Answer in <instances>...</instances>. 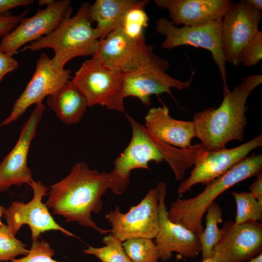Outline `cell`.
<instances>
[{"label": "cell", "mask_w": 262, "mask_h": 262, "mask_svg": "<svg viewBox=\"0 0 262 262\" xmlns=\"http://www.w3.org/2000/svg\"><path fill=\"white\" fill-rule=\"evenodd\" d=\"M110 189L109 173L91 169L86 163L78 162L66 177L50 186L46 205L54 214L64 217L66 222H77L104 234L111 230L98 227L91 214L101 211L102 197Z\"/></svg>", "instance_id": "obj_1"}, {"label": "cell", "mask_w": 262, "mask_h": 262, "mask_svg": "<svg viewBox=\"0 0 262 262\" xmlns=\"http://www.w3.org/2000/svg\"><path fill=\"white\" fill-rule=\"evenodd\" d=\"M126 116L132 136L129 145L114 161V169L109 173L110 189L115 194L123 193L129 185L131 172L138 168L149 169L148 164L151 161L157 164L165 161L171 168L175 179L182 180L185 171L194 165L200 145L184 150L165 144L129 114L126 113Z\"/></svg>", "instance_id": "obj_2"}, {"label": "cell", "mask_w": 262, "mask_h": 262, "mask_svg": "<svg viewBox=\"0 0 262 262\" xmlns=\"http://www.w3.org/2000/svg\"><path fill=\"white\" fill-rule=\"evenodd\" d=\"M262 82V74L247 76L232 90H223V99L218 107H208L194 114L195 137L206 149H222L228 142L243 140L247 123V99Z\"/></svg>", "instance_id": "obj_3"}, {"label": "cell", "mask_w": 262, "mask_h": 262, "mask_svg": "<svg viewBox=\"0 0 262 262\" xmlns=\"http://www.w3.org/2000/svg\"><path fill=\"white\" fill-rule=\"evenodd\" d=\"M262 155L246 156L222 176L206 185L195 197L178 198L168 211L169 219L198 236L203 230L202 218L208 208L224 192L236 184L262 172Z\"/></svg>", "instance_id": "obj_4"}, {"label": "cell", "mask_w": 262, "mask_h": 262, "mask_svg": "<svg viewBox=\"0 0 262 262\" xmlns=\"http://www.w3.org/2000/svg\"><path fill=\"white\" fill-rule=\"evenodd\" d=\"M90 6L88 2L82 3L74 16L66 17L49 34L30 43L21 51L51 49L54 51L52 61L60 68H64L66 63L75 57H93L98 49L99 40L96 28L91 25Z\"/></svg>", "instance_id": "obj_5"}, {"label": "cell", "mask_w": 262, "mask_h": 262, "mask_svg": "<svg viewBox=\"0 0 262 262\" xmlns=\"http://www.w3.org/2000/svg\"><path fill=\"white\" fill-rule=\"evenodd\" d=\"M124 73L92 58L83 62L71 82L85 97L88 107L99 105L124 112Z\"/></svg>", "instance_id": "obj_6"}, {"label": "cell", "mask_w": 262, "mask_h": 262, "mask_svg": "<svg viewBox=\"0 0 262 262\" xmlns=\"http://www.w3.org/2000/svg\"><path fill=\"white\" fill-rule=\"evenodd\" d=\"M222 21L223 19L196 26L178 27L167 18L162 17L156 21V30L165 36L161 45L163 49L191 46L209 51L219 71L223 90H225L228 87L222 44Z\"/></svg>", "instance_id": "obj_7"}, {"label": "cell", "mask_w": 262, "mask_h": 262, "mask_svg": "<svg viewBox=\"0 0 262 262\" xmlns=\"http://www.w3.org/2000/svg\"><path fill=\"white\" fill-rule=\"evenodd\" d=\"M262 146V133L231 148L210 151L202 145L196 154L194 167L189 177L178 188V194L182 195L190 191L197 184H207L245 158L252 150Z\"/></svg>", "instance_id": "obj_8"}, {"label": "cell", "mask_w": 262, "mask_h": 262, "mask_svg": "<svg viewBox=\"0 0 262 262\" xmlns=\"http://www.w3.org/2000/svg\"><path fill=\"white\" fill-rule=\"evenodd\" d=\"M159 191L149 189L136 205L125 213L119 206L105 215L111 226V233L122 242L132 238L154 239L159 230Z\"/></svg>", "instance_id": "obj_9"}, {"label": "cell", "mask_w": 262, "mask_h": 262, "mask_svg": "<svg viewBox=\"0 0 262 262\" xmlns=\"http://www.w3.org/2000/svg\"><path fill=\"white\" fill-rule=\"evenodd\" d=\"M105 65L123 73L133 71L160 58L146 43L145 36L133 38L118 27L100 40L98 49L93 57Z\"/></svg>", "instance_id": "obj_10"}, {"label": "cell", "mask_w": 262, "mask_h": 262, "mask_svg": "<svg viewBox=\"0 0 262 262\" xmlns=\"http://www.w3.org/2000/svg\"><path fill=\"white\" fill-rule=\"evenodd\" d=\"M69 0L55 1L44 9H38L31 17H24L10 33L2 37L1 50L13 57L17 50L29 42L36 41L55 30L73 9Z\"/></svg>", "instance_id": "obj_11"}, {"label": "cell", "mask_w": 262, "mask_h": 262, "mask_svg": "<svg viewBox=\"0 0 262 262\" xmlns=\"http://www.w3.org/2000/svg\"><path fill=\"white\" fill-rule=\"evenodd\" d=\"M211 256L199 262H244L262 252V225L258 222L235 224L227 220Z\"/></svg>", "instance_id": "obj_12"}, {"label": "cell", "mask_w": 262, "mask_h": 262, "mask_svg": "<svg viewBox=\"0 0 262 262\" xmlns=\"http://www.w3.org/2000/svg\"><path fill=\"white\" fill-rule=\"evenodd\" d=\"M30 186L33 191L32 200L27 203L13 201L4 212L7 226L12 233L16 235L23 225H27L31 229L32 241L39 240L41 233L49 230H58L67 236H74L56 223L48 207L42 202L48 188L42 182L33 180Z\"/></svg>", "instance_id": "obj_13"}, {"label": "cell", "mask_w": 262, "mask_h": 262, "mask_svg": "<svg viewBox=\"0 0 262 262\" xmlns=\"http://www.w3.org/2000/svg\"><path fill=\"white\" fill-rule=\"evenodd\" d=\"M71 73L70 69L58 67L46 53H42L31 79L0 127L16 120L30 106L42 102L44 98L56 93L69 81Z\"/></svg>", "instance_id": "obj_14"}, {"label": "cell", "mask_w": 262, "mask_h": 262, "mask_svg": "<svg viewBox=\"0 0 262 262\" xmlns=\"http://www.w3.org/2000/svg\"><path fill=\"white\" fill-rule=\"evenodd\" d=\"M169 63L160 58L133 71L124 73L123 95L138 98L144 105L151 104L150 96L164 93L171 94L173 88L184 90L193 81L194 72L186 81L176 79L166 73Z\"/></svg>", "instance_id": "obj_15"}, {"label": "cell", "mask_w": 262, "mask_h": 262, "mask_svg": "<svg viewBox=\"0 0 262 262\" xmlns=\"http://www.w3.org/2000/svg\"><path fill=\"white\" fill-rule=\"evenodd\" d=\"M262 18L261 12L245 0L234 3L224 16L222 44L226 63L233 66L240 65L242 51L260 31L259 25Z\"/></svg>", "instance_id": "obj_16"}, {"label": "cell", "mask_w": 262, "mask_h": 262, "mask_svg": "<svg viewBox=\"0 0 262 262\" xmlns=\"http://www.w3.org/2000/svg\"><path fill=\"white\" fill-rule=\"evenodd\" d=\"M159 191V230L155 237V244L160 259L169 260L173 253H177L184 258H194L201 252L198 236L184 226L171 221L168 216L165 205L167 186L163 182L157 185Z\"/></svg>", "instance_id": "obj_17"}, {"label": "cell", "mask_w": 262, "mask_h": 262, "mask_svg": "<svg viewBox=\"0 0 262 262\" xmlns=\"http://www.w3.org/2000/svg\"><path fill=\"white\" fill-rule=\"evenodd\" d=\"M36 105L23 126L16 145L0 163V193L13 185L24 183L30 185L33 180L31 170L27 165L28 153L45 108L42 102Z\"/></svg>", "instance_id": "obj_18"}, {"label": "cell", "mask_w": 262, "mask_h": 262, "mask_svg": "<svg viewBox=\"0 0 262 262\" xmlns=\"http://www.w3.org/2000/svg\"><path fill=\"white\" fill-rule=\"evenodd\" d=\"M154 2L168 11L174 25L183 26L222 19L234 4L230 0H154Z\"/></svg>", "instance_id": "obj_19"}, {"label": "cell", "mask_w": 262, "mask_h": 262, "mask_svg": "<svg viewBox=\"0 0 262 262\" xmlns=\"http://www.w3.org/2000/svg\"><path fill=\"white\" fill-rule=\"evenodd\" d=\"M145 127L157 140L180 149L193 148L192 139L195 137L193 121L175 119L165 106L150 109L145 117Z\"/></svg>", "instance_id": "obj_20"}, {"label": "cell", "mask_w": 262, "mask_h": 262, "mask_svg": "<svg viewBox=\"0 0 262 262\" xmlns=\"http://www.w3.org/2000/svg\"><path fill=\"white\" fill-rule=\"evenodd\" d=\"M148 0H97L90 5L89 16L95 28L99 40L104 38L110 32L120 27L127 12L133 7L145 6Z\"/></svg>", "instance_id": "obj_21"}, {"label": "cell", "mask_w": 262, "mask_h": 262, "mask_svg": "<svg viewBox=\"0 0 262 262\" xmlns=\"http://www.w3.org/2000/svg\"><path fill=\"white\" fill-rule=\"evenodd\" d=\"M47 103L57 117L67 124L80 122L88 107L85 97L71 81L49 96Z\"/></svg>", "instance_id": "obj_22"}, {"label": "cell", "mask_w": 262, "mask_h": 262, "mask_svg": "<svg viewBox=\"0 0 262 262\" xmlns=\"http://www.w3.org/2000/svg\"><path fill=\"white\" fill-rule=\"evenodd\" d=\"M206 226L198 236L201 246L202 260L210 257L215 246L220 239L222 230L218 224L222 222V209L218 203L213 202L206 212Z\"/></svg>", "instance_id": "obj_23"}, {"label": "cell", "mask_w": 262, "mask_h": 262, "mask_svg": "<svg viewBox=\"0 0 262 262\" xmlns=\"http://www.w3.org/2000/svg\"><path fill=\"white\" fill-rule=\"evenodd\" d=\"M232 195L236 206L234 223L237 225L251 222H261L262 203L250 192H233Z\"/></svg>", "instance_id": "obj_24"}, {"label": "cell", "mask_w": 262, "mask_h": 262, "mask_svg": "<svg viewBox=\"0 0 262 262\" xmlns=\"http://www.w3.org/2000/svg\"><path fill=\"white\" fill-rule=\"evenodd\" d=\"M105 246L99 247L88 246L83 250L85 254L94 255L101 262H131L122 246V242L111 233L103 237Z\"/></svg>", "instance_id": "obj_25"}, {"label": "cell", "mask_w": 262, "mask_h": 262, "mask_svg": "<svg viewBox=\"0 0 262 262\" xmlns=\"http://www.w3.org/2000/svg\"><path fill=\"white\" fill-rule=\"evenodd\" d=\"M131 262H158L160 256L155 243L151 239L135 238L122 243Z\"/></svg>", "instance_id": "obj_26"}, {"label": "cell", "mask_w": 262, "mask_h": 262, "mask_svg": "<svg viewBox=\"0 0 262 262\" xmlns=\"http://www.w3.org/2000/svg\"><path fill=\"white\" fill-rule=\"evenodd\" d=\"M26 245L17 239L7 225L0 227V262L11 261L29 252Z\"/></svg>", "instance_id": "obj_27"}, {"label": "cell", "mask_w": 262, "mask_h": 262, "mask_svg": "<svg viewBox=\"0 0 262 262\" xmlns=\"http://www.w3.org/2000/svg\"><path fill=\"white\" fill-rule=\"evenodd\" d=\"M144 6L130 9L126 14L120 28L129 36L133 38L144 37V29L148 26V17Z\"/></svg>", "instance_id": "obj_28"}, {"label": "cell", "mask_w": 262, "mask_h": 262, "mask_svg": "<svg viewBox=\"0 0 262 262\" xmlns=\"http://www.w3.org/2000/svg\"><path fill=\"white\" fill-rule=\"evenodd\" d=\"M54 251L46 241H32L28 253L21 258L15 259L11 262H61L53 258Z\"/></svg>", "instance_id": "obj_29"}, {"label": "cell", "mask_w": 262, "mask_h": 262, "mask_svg": "<svg viewBox=\"0 0 262 262\" xmlns=\"http://www.w3.org/2000/svg\"><path fill=\"white\" fill-rule=\"evenodd\" d=\"M262 59V32L259 31L242 50L239 61L245 66L252 67Z\"/></svg>", "instance_id": "obj_30"}, {"label": "cell", "mask_w": 262, "mask_h": 262, "mask_svg": "<svg viewBox=\"0 0 262 262\" xmlns=\"http://www.w3.org/2000/svg\"><path fill=\"white\" fill-rule=\"evenodd\" d=\"M29 9L17 16L7 14L0 16V37H3L12 31L26 17Z\"/></svg>", "instance_id": "obj_31"}, {"label": "cell", "mask_w": 262, "mask_h": 262, "mask_svg": "<svg viewBox=\"0 0 262 262\" xmlns=\"http://www.w3.org/2000/svg\"><path fill=\"white\" fill-rule=\"evenodd\" d=\"M18 67V61L13 57L2 52L0 49V82L6 75L14 71Z\"/></svg>", "instance_id": "obj_32"}, {"label": "cell", "mask_w": 262, "mask_h": 262, "mask_svg": "<svg viewBox=\"0 0 262 262\" xmlns=\"http://www.w3.org/2000/svg\"><path fill=\"white\" fill-rule=\"evenodd\" d=\"M33 2L32 0H0V16L8 14L13 8L30 5Z\"/></svg>", "instance_id": "obj_33"}, {"label": "cell", "mask_w": 262, "mask_h": 262, "mask_svg": "<svg viewBox=\"0 0 262 262\" xmlns=\"http://www.w3.org/2000/svg\"><path fill=\"white\" fill-rule=\"evenodd\" d=\"M249 192L262 203V173L256 176V180L249 187Z\"/></svg>", "instance_id": "obj_34"}, {"label": "cell", "mask_w": 262, "mask_h": 262, "mask_svg": "<svg viewBox=\"0 0 262 262\" xmlns=\"http://www.w3.org/2000/svg\"><path fill=\"white\" fill-rule=\"evenodd\" d=\"M245 1L255 9L261 11L262 10V0H245Z\"/></svg>", "instance_id": "obj_35"}, {"label": "cell", "mask_w": 262, "mask_h": 262, "mask_svg": "<svg viewBox=\"0 0 262 262\" xmlns=\"http://www.w3.org/2000/svg\"><path fill=\"white\" fill-rule=\"evenodd\" d=\"M55 0H38V4L39 6H46V7L53 2H54Z\"/></svg>", "instance_id": "obj_36"}, {"label": "cell", "mask_w": 262, "mask_h": 262, "mask_svg": "<svg viewBox=\"0 0 262 262\" xmlns=\"http://www.w3.org/2000/svg\"><path fill=\"white\" fill-rule=\"evenodd\" d=\"M248 262H262V253H260L257 255L253 257Z\"/></svg>", "instance_id": "obj_37"}, {"label": "cell", "mask_w": 262, "mask_h": 262, "mask_svg": "<svg viewBox=\"0 0 262 262\" xmlns=\"http://www.w3.org/2000/svg\"><path fill=\"white\" fill-rule=\"evenodd\" d=\"M5 210H6V208L0 205V227L4 224L1 221L0 218L2 216H3Z\"/></svg>", "instance_id": "obj_38"}]
</instances>
